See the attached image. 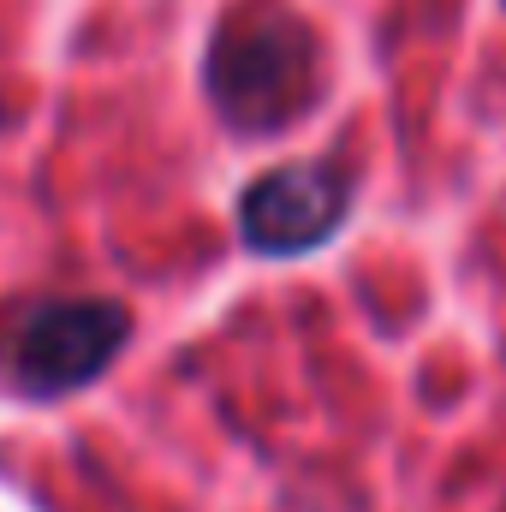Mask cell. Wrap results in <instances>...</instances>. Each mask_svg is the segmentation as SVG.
<instances>
[{"instance_id":"cell-3","label":"cell","mask_w":506,"mask_h":512,"mask_svg":"<svg viewBox=\"0 0 506 512\" xmlns=\"http://www.w3.org/2000/svg\"><path fill=\"white\" fill-rule=\"evenodd\" d=\"M346 173L334 161H286L256 173L239 191V233L262 256H292L322 245L346 221Z\"/></svg>"},{"instance_id":"cell-1","label":"cell","mask_w":506,"mask_h":512,"mask_svg":"<svg viewBox=\"0 0 506 512\" xmlns=\"http://www.w3.org/2000/svg\"><path fill=\"white\" fill-rule=\"evenodd\" d=\"M209 96L245 131L292 126L322 96V36L286 6L227 12L209 42Z\"/></svg>"},{"instance_id":"cell-2","label":"cell","mask_w":506,"mask_h":512,"mask_svg":"<svg viewBox=\"0 0 506 512\" xmlns=\"http://www.w3.org/2000/svg\"><path fill=\"white\" fill-rule=\"evenodd\" d=\"M126 334L131 316L114 298H90V292L12 298L0 304V376L30 399H54L96 382L126 346Z\"/></svg>"}]
</instances>
